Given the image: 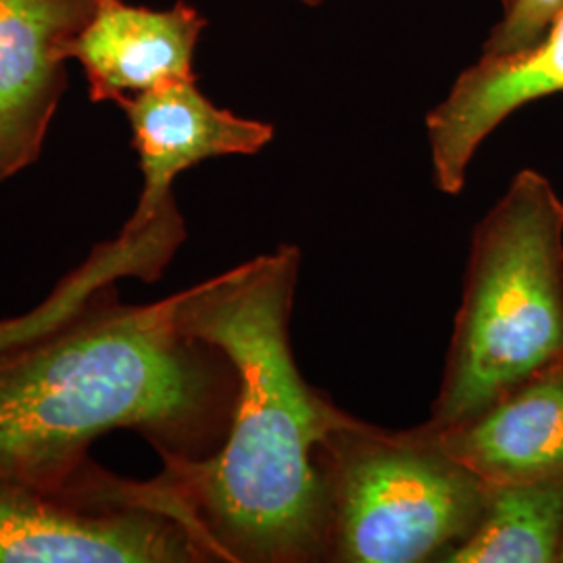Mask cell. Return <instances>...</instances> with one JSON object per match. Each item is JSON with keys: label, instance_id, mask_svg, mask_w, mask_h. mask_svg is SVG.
Returning <instances> with one entry per match:
<instances>
[{"label": "cell", "instance_id": "12", "mask_svg": "<svg viewBox=\"0 0 563 563\" xmlns=\"http://www.w3.org/2000/svg\"><path fill=\"white\" fill-rule=\"evenodd\" d=\"M563 544V478L486 484L474 530L443 563H553Z\"/></svg>", "mask_w": 563, "mask_h": 563}, {"label": "cell", "instance_id": "13", "mask_svg": "<svg viewBox=\"0 0 563 563\" xmlns=\"http://www.w3.org/2000/svg\"><path fill=\"white\" fill-rule=\"evenodd\" d=\"M563 0H509L505 18L484 44V53H514L539 41L562 11Z\"/></svg>", "mask_w": 563, "mask_h": 563}, {"label": "cell", "instance_id": "7", "mask_svg": "<svg viewBox=\"0 0 563 563\" xmlns=\"http://www.w3.org/2000/svg\"><path fill=\"white\" fill-rule=\"evenodd\" d=\"M563 92V7L543 36L514 53H484L426 118L434 184L460 195L476 151L514 111Z\"/></svg>", "mask_w": 563, "mask_h": 563}, {"label": "cell", "instance_id": "5", "mask_svg": "<svg viewBox=\"0 0 563 563\" xmlns=\"http://www.w3.org/2000/svg\"><path fill=\"white\" fill-rule=\"evenodd\" d=\"M213 562L178 499L88 463L63 481L0 478V563Z\"/></svg>", "mask_w": 563, "mask_h": 563}, {"label": "cell", "instance_id": "2", "mask_svg": "<svg viewBox=\"0 0 563 563\" xmlns=\"http://www.w3.org/2000/svg\"><path fill=\"white\" fill-rule=\"evenodd\" d=\"M236 372L184 332L174 299L99 301L59 332L0 355V478L63 481L88 446L134 430L163 460L209 457L225 439Z\"/></svg>", "mask_w": 563, "mask_h": 563}, {"label": "cell", "instance_id": "14", "mask_svg": "<svg viewBox=\"0 0 563 563\" xmlns=\"http://www.w3.org/2000/svg\"><path fill=\"white\" fill-rule=\"evenodd\" d=\"M302 2H322V0H302Z\"/></svg>", "mask_w": 563, "mask_h": 563}, {"label": "cell", "instance_id": "4", "mask_svg": "<svg viewBox=\"0 0 563 563\" xmlns=\"http://www.w3.org/2000/svg\"><path fill=\"white\" fill-rule=\"evenodd\" d=\"M328 562L443 563L474 530L486 484L422 428L384 430L349 413L322 446Z\"/></svg>", "mask_w": 563, "mask_h": 563}, {"label": "cell", "instance_id": "3", "mask_svg": "<svg viewBox=\"0 0 563 563\" xmlns=\"http://www.w3.org/2000/svg\"><path fill=\"white\" fill-rule=\"evenodd\" d=\"M563 362V201L534 169L514 176L472 232L462 305L426 426L478 416Z\"/></svg>", "mask_w": 563, "mask_h": 563}, {"label": "cell", "instance_id": "8", "mask_svg": "<svg viewBox=\"0 0 563 563\" xmlns=\"http://www.w3.org/2000/svg\"><path fill=\"white\" fill-rule=\"evenodd\" d=\"M118 104L132 125L144 178L130 225H144L176 209L172 186L181 172L213 157L255 155L274 139L272 125L216 107L195 78L165 81Z\"/></svg>", "mask_w": 563, "mask_h": 563}, {"label": "cell", "instance_id": "6", "mask_svg": "<svg viewBox=\"0 0 563 563\" xmlns=\"http://www.w3.org/2000/svg\"><path fill=\"white\" fill-rule=\"evenodd\" d=\"M97 0H0V181L36 162Z\"/></svg>", "mask_w": 563, "mask_h": 563}, {"label": "cell", "instance_id": "10", "mask_svg": "<svg viewBox=\"0 0 563 563\" xmlns=\"http://www.w3.org/2000/svg\"><path fill=\"white\" fill-rule=\"evenodd\" d=\"M205 20L178 2L155 11L123 0H97L90 20L67 44L80 60L92 101L120 102L165 81L192 80V55Z\"/></svg>", "mask_w": 563, "mask_h": 563}, {"label": "cell", "instance_id": "15", "mask_svg": "<svg viewBox=\"0 0 563 563\" xmlns=\"http://www.w3.org/2000/svg\"><path fill=\"white\" fill-rule=\"evenodd\" d=\"M560 562H563V544H562V555H560Z\"/></svg>", "mask_w": 563, "mask_h": 563}, {"label": "cell", "instance_id": "1", "mask_svg": "<svg viewBox=\"0 0 563 563\" xmlns=\"http://www.w3.org/2000/svg\"><path fill=\"white\" fill-rule=\"evenodd\" d=\"M301 251L282 244L172 295L184 332L218 346L236 372L222 444L201 460H163L213 562L328 560L330 497L322 446L344 411L302 378L290 313Z\"/></svg>", "mask_w": 563, "mask_h": 563}, {"label": "cell", "instance_id": "9", "mask_svg": "<svg viewBox=\"0 0 563 563\" xmlns=\"http://www.w3.org/2000/svg\"><path fill=\"white\" fill-rule=\"evenodd\" d=\"M420 428L484 484L563 478V362L465 422Z\"/></svg>", "mask_w": 563, "mask_h": 563}, {"label": "cell", "instance_id": "11", "mask_svg": "<svg viewBox=\"0 0 563 563\" xmlns=\"http://www.w3.org/2000/svg\"><path fill=\"white\" fill-rule=\"evenodd\" d=\"M184 239L186 225L178 207L144 225L125 223L118 239L99 244L34 311L0 322V355L76 322L121 278L157 280Z\"/></svg>", "mask_w": 563, "mask_h": 563}]
</instances>
